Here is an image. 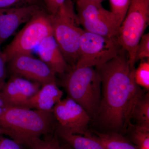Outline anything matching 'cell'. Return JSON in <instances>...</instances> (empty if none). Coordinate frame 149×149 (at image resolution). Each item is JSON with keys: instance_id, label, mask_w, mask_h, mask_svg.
Segmentation results:
<instances>
[{"instance_id": "6da1fadb", "label": "cell", "mask_w": 149, "mask_h": 149, "mask_svg": "<svg viewBox=\"0 0 149 149\" xmlns=\"http://www.w3.org/2000/svg\"><path fill=\"white\" fill-rule=\"evenodd\" d=\"M95 69L101 79L102 93L95 119L104 132L124 135L131 124L134 106L144 93L135 81V67L121 48L116 56Z\"/></svg>"}, {"instance_id": "7a4b0ae2", "label": "cell", "mask_w": 149, "mask_h": 149, "mask_svg": "<svg viewBox=\"0 0 149 149\" xmlns=\"http://www.w3.org/2000/svg\"><path fill=\"white\" fill-rule=\"evenodd\" d=\"M57 126L52 111L6 107L0 114V130L23 147L55 132Z\"/></svg>"}, {"instance_id": "3957f363", "label": "cell", "mask_w": 149, "mask_h": 149, "mask_svg": "<svg viewBox=\"0 0 149 149\" xmlns=\"http://www.w3.org/2000/svg\"><path fill=\"white\" fill-rule=\"evenodd\" d=\"M61 83L68 97L80 105L91 117L95 118L101 100L100 74L92 67L74 66L65 73Z\"/></svg>"}, {"instance_id": "277c9868", "label": "cell", "mask_w": 149, "mask_h": 149, "mask_svg": "<svg viewBox=\"0 0 149 149\" xmlns=\"http://www.w3.org/2000/svg\"><path fill=\"white\" fill-rule=\"evenodd\" d=\"M53 35L71 68L77 63L80 38L84 29L80 24L72 0H66L53 14H49Z\"/></svg>"}, {"instance_id": "5b68a950", "label": "cell", "mask_w": 149, "mask_h": 149, "mask_svg": "<svg viewBox=\"0 0 149 149\" xmlns=\"http://www.w3.org/2000/svg\"><path fill=\"white\" fill-rule=\"evenodd\" d=\"M149 23V0H130L125 17L118 29L116 39L135 66L136 48Z\"/></svg>"}, {"instance_id": "8992f818", "label": "cell", "mask_w": 149, "mask_h": 149, "mask_svg": "<svg viewBox=\"0 0 149 149\" xmlns=\"http://www.w3.org/2000/svg\"><path fill=\"white\" fill-rule=\"evenodd\" d=\"M53 35L49 14L41 9L6 47L2 53L6 63L22 54H31L46 37Z\"/></svg>"}, {"instance_id": "52a82bcc", "label": "cell", "mask_w": 149, "mask_h": 149, "mask_svg": "<svg viewBox=\"0 0 149 149\" xmlns=\"http://www.w3.org/2000/svg\"><path fill=\"white\" fill-rule=\"evenodd\" d=\"M121 48L116 37L110 38L84 31L75 66H100L116 56Z\"/></svg>"}, {"instance_id": "ba28073f", "label": "cell", "mask_w": 149, "mask_h": 149, "mask_svg": "<svg viewBox=\"0 0 149 149\" xmlns=\"http://www.w3.org/2000/svg\"><path fill=\"white\" fill-rule=\"evenodd\" d=\"M76 11L84 31L110 38L116 37L120 26L114 15L104 8L102 3L77 1Z\"/></svg>"}, {"instance_id": "9c48e42d", "label": "cell", "mask_w": 149, "mask_h": 149, "mask_svg": "<svg viewBox=\"0 0 149 149\" xmlns=\"http://www.w3.org/2000/svg\"><path fill=\"white\" fill-rule=\"evenodd\" d=\"M58 126L73 134L85 135L89 131L91 117L79 104L67 97L61 99L52 110Z\"/></svg>"}, {"instance_id": "30bf717a", "label": "cell", "mask_w": 149, "mask_h": 149, "mask_svg": "<svg viewBox=\"0 0 149 149\" xmlns=\"http://www.w3.org/2000/svg\"><path fill=\"white\" fill-rule=\"evenodd\" d=\"M11 75L19 76L42 85L56 82V74L40 58L31 54H22L14 57L8 62Z\"/></svg>"}, {"instance_id": "8fae6325", "label": "cell", "mask_w": 149, "mask_h": 149, "mask_svg": "<svg viewBox=\"0 0 149 149\" xmlns=\"http://www.w3.org/2000/svg\"><path fill=\"white\" fill-rule=\"evenodd\" d=\"M40 83L15 75H11L0 92L6 107H22L41 87Z\"/></svg>"}, {"instance_id": "7c38bea8", "label": "cell", "mask_w": 149, "mask_h": 149, "mask_svg": "<svg viewBox=\"0 0 149 149\" xmlns=\"http://www.w3.org/2000/svg\"><path fill=\"white\" fill-rule=\"evenodd\" d=\"M41 9L38 5L0 9V47L21 24L28 22Z\"/></svg>"}, {"instance_id": "4fadbf2b", "label": "cell", "mask_w": 149, "mask_h": 149, "mask_svg": "<svg viewBox=\"0 0 149 149\" xmlns=\"http://www.w3.org/2000/svg\"><path fill=\"white\" fill-rule=\"evenodd\" d=\"M39 58L56 74L63 75L71 68L67 63L53 35L46 37L38 45Z\"/></svg>"}, {"instance_id": "5bb4252c", "label": "cell", "mask_w": 149, "mask_h": 149, "mask_svg": "<svg viewBox=\"0 0 149 149\" xmlns=\"http://www.w3.org/2000/svg\"><path fill=\"white\" fill-rule=\"evenodd\" d=\"M63 93L56 82L46 83L21 108L52 111L54 107L62 99Z\"/></svg>"}, {"instance_id": "9a60e30c", "label": "cell", "mask_w": 149, "mask_h": 149, "mask_svg": "<svg viewBox=\"0 0 149 149\" xmlns=\"http://www.w3.org/2000/svg\"><path fill=\"white\" fill-rule=\"evenodd\" d=\"M56 132L60 140L72 149H105L95 135L73 134L57 126Z\"/></svg>"}, {"instance_id": "2e32d148", "label": "cell", "mask_w": 149, "mask_h": 149, "mask_svg": "<svg viewBox=\"0 0 149 149\" xmlns=\"http://www.w3.org/2000/svg\"><path fill=\"white\" fill-rule=\"evenodd\" d=\"M105 149H139L124 135L116 132H95Z\"/></svg>"}, {"instance_id": "e0dca14e", "label": "cell", "mask_w": 149, "mask_h": 149, "mask_svg": "<svg viewBox=\"0 0 149 149\" xmlns=\"http://www.w3.org/2000/svg\"><path fill=\"white\" fill-rule=\"evenodd\" d=\"M136 125L149 129V94L144 93L136 102L131 115Z\"/></svg>"}, {"instance_id": "ac0fdd59", "label": "cell", "mask_w": 149, "mask_h": 149, "mask_svg": "<svg viewBox=\"0 0 149 149\" xmlns=\"http://www.w3.org/2000/svg\"><path fill=\"white\" fill-rule=\"evenodd\" d=\"M126 137L139 149H149V129L130 124Z\"/></svg>"}, {"instance_id": "d6986e66", "label": "cell", "mask_w": 149, "mask_h": 149, "mask_svg": "<svg viewBox=\"0 0 149 149\" xmlns=\"http://www.w3.org/2000/svg\"><path fill=\"white\" fill-rule=\"evenodd\" d=\"M28 149H64L56 131L53 134L45 136V139H36L28 147Z\"/></svg>"}, {"instance_id": "ffe728a7", "label": "cell", "mask_w": 149, "mask_h": 149, "mask_svg": "<svg viewBox=\"0 0 149 149\" xmlns=\"http://www.w3.org/2000/svg\"><path fill=\"white\" fill-rule=\"evenodd\" d=\"M134 77L136 84L140 87L149 90V58L141 60L135 69Z\"/></svg>"}, {"instance_id": "44dd1931", "label": "cell", "mask_w": 149, "mask_h": 149, "mask_svg": "<svg viewBox=\"0 0 149 149\" xmlns=\"http://www.w3.org/2000/svg\"><path fill=\"white\" fill-rule=\"evenodd\" d=\"M109 1L111 11L120 26L128 10L130 0H109Z\"/></svg>"}, {"instance_id": "7402d4cb", "label": "cell", "mask_w": 149, "mask_h": 149, "mask_svg": "<svg viewBox=\"0 0 149 149\" xmlns=\"http://www.w3.org/2000/svg\"><path fill=\"white\" fill-rule=\"evenodd\" d=\"M149 58V33L143 35L139 41L135 54V62Z\"/></svg>"}, {"instance_id": "603a6c76", "label": "cell", "mask_w": 149, "mask_h": 149, "mask_svg": "<svg viewBox=\"0 0 149 149\" xmlns=\"http://www.w3.org/2000/svg\"><path fill=\"white\" fill-rule=\"evenodd\" d=\"M39 3L40 0H0V9L32 5L39 6Z\"/></svg>"}, {"instance_id": "cb8c5ba5", "label": "cell", "mask_w": 149, "mask_h": 149, "mask_svg": "<svg viewBox=\"0 0 149 149\" xmlns=\"http://www.w3.org/2000/svg\"><path fill=\"white\" fill-rule=\"evenodd\" d=\"M24 147L10 138L0 136V149H24Z\"/></svg>"}, {"instance_id": "d4e9b609", "label": "cell", "mask_w": 149, "mask_h": 149, "mask_svg": "<svg viewBox=\"0 0 149 149\" xmlns=\"http://www.w3.org/2000/svg\"><path fill=\"white\" fill-rule=\"evenodd\" d=\"M6 63H7L6 62L0 48V92L6 82V79L7 75L6 69Z\"/></svg>"}, {"instance_id": "484cf974", "label": "cell", "mask_w": 149, "mask_h": 149, "mask_svg": "<svg viewBox=\"0 0 149 149\" xmlns=\"http://www.w3.org/2000/svg\"><path fill=\"white\" fill-rule=\"evenodd\" d=\"M65 1L66 0H53L50 8L48 11V13L53 14L55 13Z\"/></svg>"}, {"instance_id": "4316f807", "label": "cell", "mask_w": 149, "mask_h": 149, "mask_svg": "<svg viewBox=\"0 0 149 149\" xmlns=\"http://www.w3.org/2000/svg\"><path fill=\"white\" fill-rule=\"evenodd\" d=\"M6 107L5 104L4 103L2 99L0 97V114L2 113Z\"/></svg>"}, {"instance_id": "83f0119b", "label": "cell", "mask_w": 149, "mask_h": 149, "mask_svg": "<svg viewBox=\"0 0 149 149\" xmlns=\"http://www.w3.org/2000/svg\"><path fill=\"white\" fill-rule=\"evenodd\" d=\"M45 3L46 7H47V11L49 10L50 8L53 0H45Z\"/></svg>"}, {"instance_id": "f1b7e54d", "label": "cell", "mask_w": 149, "mask_h": 149, "mask_svg": "<svg viewBox=\"0 0 149 149\" xmlns=\"http://www.w3.org/2000/svg\"><path fill=\"white\" fill-rule=\"evenodd\" d=\"M76 1H82V0H76ZM83 1H89L94 2H97L102 3L104 0H83Z\"/></svg>"}, {"instance_id": "f546056e", "label": "cell", "mask_w": 149, "mask_h": 149, "mask_svg": "<svg viewBox=\"0 0 149 149\" xmlns=\"http://www.w3.org/2000/svg\"><path fill=\"white\" fill-rule=\"evenodd\" d=\"M64 143V144H63L64 149H72L71 147H70L67 144L65 143Z\"/></svg>"}, {"instance_id": "4dcf8cb0", "label": "cell", "mask_w": 149, "mask_h": 149, "mask_svg": "<svg viewBox=\"0 0 149 149\" xmlns=\"http://www.w3.org/2000/svg\"><path fill=\"white\" fill-rule=\"evenodd\" d=\"M1 135H3V134H2L1 131V130H0V136H1Z\"/></svg>"}]
</instances>
